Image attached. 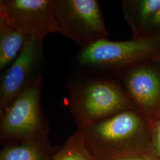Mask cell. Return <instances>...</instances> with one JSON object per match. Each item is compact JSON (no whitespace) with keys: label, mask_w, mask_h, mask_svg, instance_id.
<instances>
[{"label":"cell","mask_w":160,"mask_h":160,"mask_svg":"<svg viewBox=\"0 0 160 160\" xmlns=\"http://www.w3.org/2000/svg\"><path fill=\"white\" fill-rule=\"evenodd\" d=\"M78 129L95 160H119L152 151L151 145L145 143L143 121L133 110Z\"/></svg>","instance_id":"obj_2"},{"label":"cell","mask_w":160,"mask_h":160,"mask_svg":"<svg viewBox=\"0 0 160 160\" xmlns=\"http://www.w3.org/2000/svg\"><path fill=\"white\" fill-rule=\"evenodd\" d=\"M43 42L33 37H28L16 59L1 72L0 113L5 111L22 92L43 81L48 67Z\"/></svg>","instance_id":"obj_6"},{"label":"cell","mask_w":160,"mask_h":160,"mask_svg":"<svg viewBox=\"0 0 160 160\" xmlns=\"http://www.w3.org/2000/svg\"><path fill=\"white\" fill-rule=\"evenodd\" d=\"M157 45L152 39L129 41L97 40L79 48L69 60L72 72L106 77V73L125 68L151 53Z\"/></svg>","instance_id":"obj_4"},{"label":"cell","mask_w":160,"mask_h":160,"mask_svg":"<svg viewBox=\"0 0 160 160\" xmlns=\"http://www.w3.org/2000/svg\"><path fill=\"white\" fill-rule=\"evenodd\" d=\"M42 82L22 92L0 113L2 145L29 143L52 148L49 139V126L41 102Z\"/></svg>","instance_id":"obj_3"},{"label":"cell","mask_w":160,"mask_h":160,"mask_svg":"<svg viewBox=\"0 0 160 160\" xmlns=\"http://www.w3.org/2000/svg\"><path fill=\"white\" fill-rule=\"evenodd\" d=\"M28 36L0 13V71L8 68L22 51Z\"/></svg>","instance_id":"obj_9"},{"label":"cell","mask_w":160,"mask_h":160,"mask_svg":"<svg viewBox=\"0 0 160 160\" xmlns=\"http://www.w3.org/2000/svg\"><path fill=\"white\" fill-rule=\"evenodd\" d=\"M147 23L149 27L160 28V8L158 11L155 14L154 16L149 20Z\"/></svg>","instance_id":"obj_15"},{"label":"cell","mask_w":160,"mask_h":160,"mask_svg":"<svg viewBox=\"0 0 160 160\" xmlns=\"http://www.w3.org/2000/svg\"><path fill=\"white\" fill-rule=\"evenodd\" d=\"M128 6L137 10V15L142 23H148L160 8V0H142L126 2Z\"/></svg>","instance_id":"obj_12"},{"label":"cell","mask_w":160,"mask_h":160,"mask_svg":"<svg viewBox=\"0 0 160 160\" xmlns=\"http://www.w3.org/2000/svg\"><path fill=\"white\" fill-rule=\"evenodd\" d=\"M151 148L160 160V120L155 125L151 138Z\"/></svg>","instance_id":"obj_13"},{"label":"cell","mask_w":160,"mask_h":160,"mask_svg":"<svg viewBox=\"0 0 160 160\" xmlns=\"http://www.w3.org/2000/svg\"><path fill=\"white\" fill-rule=\"evenodd\" d=\"M51 0H1L0 13L28 37L43 40L58 32Z\"/></svg>","instance_id":"obj_7"},{"label":"cell","mask_w":160,"mask_h":160,"mask_svg":"<svg viewBox=\"0 0 160 160\" xmlns=\"http://www.w3.org/2000/svg\"><path fill=\"white\" fill-rule=\"evenodd\" d=\"M52 160H95L84 144L78 129L69 138L62 147L56 150Z\"/></svg>","instance_id":"obj_11"},{"label":"cell","mask_w":160,"mask_h":160,"mask_svg":"<svg viewBox=\"0 0 160 160\" xmlns=\"http://www.w3.org/2000/svg\"><path fill=\"white\" fill-rule=\"evenodd\" d=\"M64 86L78 129L133 110L126 92L106 77L71 72L66 77Z\"/></svg>","instance_id":"obj_1"},{"label":"cell","mask_w":160,"mask_h":160,"mask_svg":"<svg viewBox=\"0 0 160 160\" xmlns=\"http://www.w3.org/2000/svg\"><path fill=\"white\" fill-rule=\"evenodd\" d=\"M58 32L79 48L106 39L103 13L96 0H51Z\"/></svg>","instance_id":"obj_5"},{"label":"cell","mask_w":160,"mask_h":160,"mask_svg":"<svg viewBox=\"0 0 160 160\" xmlns=\"http://www.w3.org/2000/svg\"><path fill=\"white\" fill-rule=\"evenodd\" d=\"M116 160H160L152 151H148L138 154L126 157Z\"/></svg>","instance_id":"obj_14"},{"label":"cell","mask_w":160,"mask_h":160,"mask_svg":"<svg viewBox=\"0 0 160 160\" xmlns=\"http://www.w3.org/2000/svg\"><path fill=\"white\" fill-rule=\"evenodd\" d=\"M126 94L140 109L150 112L160 100V80L153 71L144 67H132L123 75Z\"/></svg>","instance_id":"obj_8"},{"label":"cell","mask_w":160,"mask_h":160,"mask_svg":"<svg viewBox=\"0 0 160 160\" xmlns=\"http://www.w3.org/2000/svg\"><path fill=\"white\" fill-rule=\"evenodd\" d=\"M56 149L29 143L2 145L0 160H52Z\"/></svg>","instance_id":"obj_10"}]
</instances>
